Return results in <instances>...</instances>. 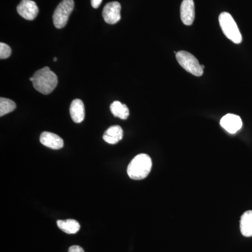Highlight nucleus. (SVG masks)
<instances>
[{"mask_svg":"<svg viewBox=\"0 0 252 252\" xmlns=\"http://www.w3.org/2000/svg\"><path fill=\"white\" fill-rule=\"evenodd\" d=\"M36 91L44 94H49L54 91L58 85V77L49 67H45L34 73L30 78Z\"/></svg>","mask_w":252,"mask_h":252,"instance_id":"nucleus-1","label":"nucleus"},{"mask_svg":"<svg viewBox=\"0 0 252 252\" xmlns=\"http://www.w3.org/2000/svg\"><path fill=\"white\" fill-rule=\"evenodd\" d=\"M152 168V160L149 156L140 154L136 156L127 166L129 177L134 180H142L150 173Z\"/></svg>","mask_w":252,"mask_h":252,"instance_id":"nucleus-2","label":"nucleus"},{"mask_svg":"<svg viewBox=\"0 0 252 252\" xmlns=\"http://www.w3.org/2000/svg\"><path fill=\"white\" fill-rule=\"evenodd\" d=\"M219 21L222 31L225 36L235 44H240L243 40L241 33L231 15L228 12H223L219 17Z\"/></svg>","mask_w":252,"mask_h":252,"instance_id":"nucleus-3","label":"nucleus"},{"mask_svg":"<svg viewBox=\"0 0 252 252\" xmlns=\"http://www.w3.org/2000/svg\"><path fill=\"white\" fill-rule=\"evenodd\" d=\"M179 64L187 72L196 77L203 75V69L195 56L185 51H180L176 54Z\"/></svg>","mask_w":252,"mask_h":252,"instance_id":"nucleus-4","label":"nucleus"},{"mask_svg":"<svg viewBox=\"0 0 252 252\" xmlns=\"http://www.w3.org/2000/svg\"><path fill=\"white\" fill-rule=\"evenodd\" d=\"M74 7V0H63L58 5L53 15L55 27L58 29L64 28L67 25L69 16L72 14Z\"/></svg>","mask_w":252,"mask_h":252,"instance_id":"nucleus-5","label":"nucleus"},{"mask_svg":"<svg viewBox=\"0 0 252 252\" xmlns=\"http://www.w3.org/2000/svg\"><path fill=\"white\" fill-rule=\"evenodd\" d=\"M121 10H122V6L118 1L107 3L104 6L103 11H102V16L104 21L111 25L116 24L119 22L122 18Z\"/></svg>","mask_w":252,"mask_h":252,"instance_id":"nucleus-6","label":"nucleus"},{"mask_svg":"<svg viewBox=\"0 0 252 252\" xmlns=\"http://www.w3.org/2000/svg\"><path fill=\"white\" fill-rule=\"evenodd\" d=\"M18 14L28 21H32L37 16L39 8L32 0H22L17 6Z\"/></svg>","mask_w":252,"mask_h":252,"instance_id":"nucleus-7","label":"nucleus"},{"mask_svg":"<svg viewBox=\"0 0 252 252\" xmlns=\"http://www.w3.org/2000/svg\"><path fill=\"white\" fill-rule=\"evenodd\" d=\"M220 126L230 134L236 133L243 127L241 118L233 114H228L222 117Z\"/></svg>","mask_w":252,"mask_h":252,"instance_id":"nucleus-8","label":"nucleus"},{"mask_svg":"<svg viewBox=\"0 0 252 252\" xmlns=\"http://www.w3.org/2000/svg\"><path fill=\"white\" fill-rule=\"evenodd\" d=\"M180 16L186 26H191L195 19V4L193 0H183L180 8Z\"/></svg>","mask_w":252,"mask_h":252,"instance_id":"nucleus-9","label":"nucleus"},{"mask_svg":"<svg viewBox=\"0 0 252 252\" xmlns=\"http://www.w3.org/2000/svg\"><path fill=\"white\" fill-rule=\"evenodd\" d=\"M40 142L45 147L55 150L62 149L64 146V142L61 137L49 132H44L41 133Z\"/></svg>","mask_w":252,"mask_h":252,"instance_id":"nucleus-10","label":"nucleus"},{"mask_svg":"<svg viewBox=\"0 0 252 252\" xmlns=\"http://www.w3.org/2000/svg\"><path fill=\"white\" fill-rule=\"evenodd\" d=\"M71 117L73 122L80 124L85 118V108L84 102L79 99H75L72 101L69 108Z\"/></svg>","mask_w":252,"mask_h":252,"instance_id":"nucleus-11","label":"nucleus"},{"mask_svg":"<svg viewBox=\"0 0 252 252\" xmlns=\"http://www.w3.org/2000/svg\"><path fill=\"white\" fill-rule=\"evenodd\" d=\"M124 131L119 126H113L105 131L103 135V140L110 144H117L122 140Z\"/></svg>","mask_w":252,"mask_h":252,"instance_id":"nucleus-12","label":"nucleus"},{"mask_svg":"<svg viewBox=\"0 0 252 252\" xmlns=\"http://www.w3.org/2000/svg\"><path fill=\"white\" fill-rule=\"evenodd\" d=\"M240 231L245 237H252V211L245 212L240 220Z\"/></svg>","mask_w":252,"mask_h":252,"instance_id":"nucleus-13","label":"nucleus"},{"mask_svg":"<svg viewBox=\"0 0 252 252\" xmlns=\"http://www.w3.org/2000/svg\"><path fill=\"white\" fill-rule=\"evenodd\" d=\"M59 228L67 234H75L80 230V224L74 220H58Z\"/></svg>","mask_w":252,"mask_h":252,"instance_id":"nucleus-14","label":"nucleus"},{"mask_svg":"<svg viewBox=\"0 0 252 252\" xmlns=\"http://www.w3.org/2000/svg\"><path fill=\"white\" fill-rule=\"evenodd\" d=\"M111 112L116 117L120 118L123 120H126L129 117L130 112L126 104H122L119 101H115L110 106Z\"/></svg>","mask_w":252,"mask_h":252,"instance_id":"nucleus-15","label":"nucleus"},{"mask_svg":"<svg viewBox=\"0 0 252 252\" xmlns=\"http://www.w3.org/2000/svg\"><path fill=\"white\" fill-rule=\"evenodd\" d=\"M16 107V103L11 99L4 98V97L0 98V116L1 117L13 112Z\"/></svg>","mask_w":252,"mask_h":252,"instance_id":"nucleus-16","label":"nucleus"},{"mask_svg":"<svg viewBox=\"0 0 252 252\" xmlns=\"http://www.w3.org/2000/svg\"><path fill=\"white\" fill-rule=\"evenodd\" d=\"M11 54V49L10 46L4 43H0V59H6L10 57Z\"/></svg>","mask_w":252,"mask_h":252,"instance_id":"nucleus-17","label":"nucleus"},{"mask_svg":"<svg viewBox=\"0 0 252 252\" xmlns=\"http://www.w3.org/2000/svg\"><path fill=\"white\" fill-rule=\"evenodd\" d=\"M68 252H85L84 249L78 245H74V246L70 247L68 250Z\"/></svg>","mask_w":252,"mask_h":252,"instance_id":"nucleus-18","label":"nucleus"},{"mask_svg":"<svg viewBox=\"0 0 252 252\" xmlns=\"http://www.w3.org/2000/svg\"><path fill=\"white\" fill-rule=\"evenodd\" d=\"M102 0H91V5L94 9H97L100 6Z\"/></svg>","mask_w":252,"mask_h":252,"instance_id":"nucleus-19","label":"nucleus"},{"mask_svg":"<svg viewBox=\"0 0 252 252\" xmlns=\"http://www.w3.org/2000/svg\"><path fill=\"white\" fill-rule=\"evenodd\" d=\"M201 67H202V68H203V69H204V68H205V66H204V65H201Z\"/></svg>","mask_w":252,"mask_h":252,"instance_id":"nucleus-20","label":"nucleus"},{"mask_svg":"<svg viewBox=\"0 0 252 252\" xmlns=\"http://www.w3.org/2000/svg\"><path fill=\"white\" fill-rule=\"evenodd\" d=\"M57 61V59H56V58H55L54 61Z\"/></svg>","mask_w":252,"mask_h":252,"instance_id":"nucleus-21","label":"nucleus"}]
</instances>
